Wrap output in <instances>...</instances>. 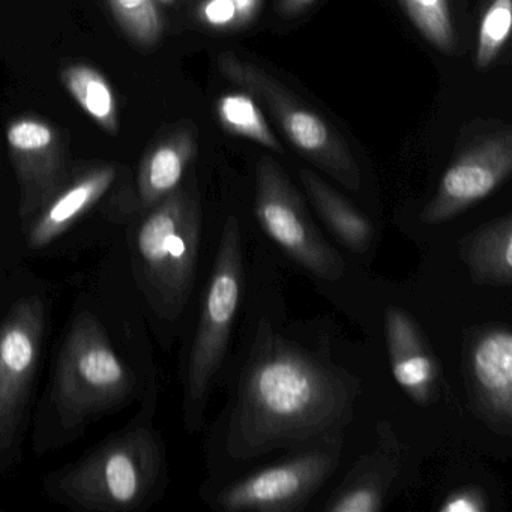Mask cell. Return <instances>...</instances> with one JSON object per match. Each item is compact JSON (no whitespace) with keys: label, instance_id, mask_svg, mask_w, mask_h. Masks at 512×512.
I'll use <instances>...</instances> for the list:
<instances>
[{"label":"cell","instance_id":"1","mask_svg":"<svg viewBox=\"0 0 512 512\" xmlns=\"http://www.w3.org/2000/svg\"><path fill=\"white\" fill-rule=\"evenodd\" d=\"M356 394V382L346 371L259 329L227 448L235 458H254L332 436L352 419Z\"/></svg>","mask_w":512,"mask_h":512},{"label":"cell","instance_id":"2","mask_svg":"<svg viewBox=\"0 0 512 512\" xmlns=\"http://www.w3.org/2000/svg\"><path fill=\"white\" fill-rule=\"evenodd\" d=\"M163 470L161 443L151 427L137 424L52 475L50 493L88 511H131L157 490Z\"/></svg>","mask_w":512,"mask_h":512},{"label":"cell","instance_id":"3","mask_svg":"<svg viewBox=\"0 0 512 512\" xmlns=\"http://www.w3.org/2000/svg\"><path fill=\"white\" fill-rule=\"evenodd\" d=\"M134 236L137 269L155 313L176 320L196 281L202 208L194 187H179L148 209Z\"/></svg>","mask_w":512,"mask_h":512},{"label":"cell","instance_id":"4","mask_svg":"<svg viewBox=\"0 0 512 512\" xmlns=\"http://www.w3.org/2000/svg\"><path fill=\"white\" fill-rule=\"evenodd\" d=\"M133 388V374L100 320L89 311L80 313L65 338L53 385V403L64 428L76 430L118 406Z\"/></svg>","mask_w":512,"mask_h":512},{"label":"cell","instance_id":"5","mask_svg":"<svg viewBox=\"0 0 512 512\" xmlns=\"http://www.w3.org/2000/svg\"><path fill=\"white\" fill-rule=\"evenodd\" d=\"M241 227L229 217L221 235L211 280L206 290L184 382V419L190 433L202 427L212 383L229 347L244 284Z\"/></svg>","mask_w":512,"mask_h":512},{"label":"cell","instance_id":"6","mask_svg":"<svg viewBox=\"0 0 512 512\" xmlns=\"http://www.w3.org/2000/svg\"><path fill=\"white\" fill-rule=\"evenodd\" d=\"M218 70L230 83L265 104L293 148L314 166L349 190H359L362 176L358 163L337 128L298 95L293 94L265 68L224 52Z\"/></svg>","mask_w":512,"mask_h":512},{"label":"cell","instance_id":"7","mask_svg":"<svg viewBox=\"0 0 512 512\" xmlns=\"http://www.w3.org/2000/svg\"><path fill=\"white\" fill-rule=\"evenodd\" d=\"M46 331V305L23 296L0 322V460H13L28 413Z\"/></svg>","mask_w":512,"mask_h":512},{"label":"cell","instance_id":"8","mask_svg":"<svg viewBox=\"0 0 512 512\" xmlns=\"http://www.w3.org/2000/svg\"><path fill=\"white\" fill-rule=\"evenodd\" d=\"M254 212L263 232L302 268L325 281L343 277V259L323 239L302 197L271 157L260 158L256 166Z\"/></svg>","mask_w":512,"mask_h":512},{"label":"cell","instance_id":"9","mask_svg":"<svg viewBox=\"0 0 512 512\" xmlns=\"http://www.w3.org/2000/svg\"><path fill=\"white\" fill-rule=\"evenodd\" d=\"M341 437L337 442L292 460L251 473L220 491L215 503L223 511L287 512L305 503L325 484L338 464Z\"/></svg>","mask_w":512,"mask_h":512},{"label":"cell","instance_id":"10","mask_svg":"<svg viewBox=\"0 0 512 512\" xmlns=\"http://www.w3.org/2000/svg\"><path fill=\"white\" fill-rule=\"evenodd\" d=\"M512 136L499 133L464 151L443 173L421 221L440 224L496 191L511 175Z\"/></svg>","mask_w":512,"mask_h":512},{"label":"cell","instance_id":"11","mask_svg":"<svg viewBox=\"0 0 512 512\" xmlns=\"http://www.w3.org/2000/svg\"><path fill=\"white\" fill-rule=\"evenodd\" d=\"M7 145L20 185V215L31 220L61 190L67 178L61 134L34 116L13 119Z\"/></svg>","mask_w":512,"mask_h":512},{"label":"cell","instance_id":"12","mask_svg":"<svg viewBox=\"0 0 512 512\" xmlns=\"http://www.w3.org/2000/svg\"><path fill=\"white\" fill-rule=\"evenodd\" d=\"M469 376L479 409L488 421L511 427L512 334L496 326L478 334L470 346Z\"/></svg>","mask_w":512,"mask_h":512},{"label":"cell","instance_id":"13","mask_svg":"<svg viewBox=\"0 0 512 512\" xmlns=\"http://www.w3.org/2000/svg\"><path fill=\"white\" fill-rule=\"evenodd\" d=\"M385 334L395 382L419 406L433 403L439 370L415 320L406 311L389 307Z\"/></svg>","mask_w":512,"mask_h":512},{"label":"cell","instance_id":"14","mask_svg":"<svg viewBox=\"0 0 512 512\" xmlns=\"http://www.w3.org/2000/svg\"><path fill=\"white\" fill-rule=\"evenodd\" d=\"M115 179V167L100 166L83 173L67 187H62L32 221L28 232L29 248L41 250L64 235L103 199Z\"/></svg>","mask_w":512,"mask_h":512},{"label":"cell","instance_id":"15","mask_svg":"<svg viewBox=\"0 0 512 512\" xmlns=\"http://www.w3.org/2000/svg\"><path fill=\"white\" fill-rule=\"evenodd\" d=\"M196 154V134L188 128L176 131L149 149L137 173L143 208L151 209L181 187L182 179Z\"/></svg>","mask_w":512,"mask_h":512},{"label":"cell","instance_id":"16","mask_svg":"<svg viewBox=\"0 0 512 512\" xmlns=\"http://www.w3.org/2000/svg\"><path fill=\"white\" fill-rule=\"evenodd\" d=\"M299 176L317 214L332 235L352 253H368L374 242V227L370 220L316 173L302 169Z\"/></svg>","mask_w":512,"mask_h":512},{"label":"cell","instance_id":"17","mask_svg":"<svg viewBox=\"0 0 512 512\" xmlns=\"http://www.w3.org/2000/svg\"><path fill=\"white\" fill-rule=\"evenodd\" d=\"M464 262L473 280L490 286L512 283V215L485 224L461 242Z\"/></svg>","mask_w":512,"mask_h":512},{"label":"cell","instance_id":"18","mask_svg":"<svg viewBox=\"0 0 512 512\" xmlns=\"http://www.w3.org/2000/svg\"><path fill=\"white\" fill-rule=\"evenodd\" d=\"M61 80L64 88L95 124L112 136L118 133L115 92L101 71L91 65L71 64L61 71Z\"/></svg>","mask_w":512,"mask_h":512},{"label":"cell","instance_id":"19","mask_svg":"<svg viewBox=\"0 0 512 512\" xmlns=\"http://www.w3.org/2000/svg\"><path fill=\"white\" fill-rule=\"evenodd\" d=\"M218 121L227 133L245 137L272 152L283 155L284 148L280 140L272 133L262 109L253 95L244 92L226 94L218 100Z\"/></svg>","mask_w":512,"mask_h":512},{"label":"cell","instance_id":"20","mask_svg":"<svg viewBox=\"0 0 512 512\" xmlns=\"http://www.w3.org/2000/svg\"><path fill=\"white\" fill-rule=\"evenodd\" d=\"M419 34L437 50L452 53L457 47V32L449 0H398Z\"/></svg>","mask_w":512,"mask_h":512},{"label":"cell","instance_id":"21","mask_svg":"<svg viewBox=\"0 0 512 512\" xmlns=\"http://www.w3.org/2000/svg\"><path fill=\"white\" fill-rule=\"evenodd\" d=\"M119 28L142 47L155 46L163 35V19L155 0H107Z\"/></svg>","mask_w":512,"mask_h":512},{"label":"cell","instance_id":"22","mask_svg":"<svg viewBox=\"0 0 512 512\" xmlns=\"http://www.w3.org/2000/svg\"><path fill=\"white\" fill-rule=\"evenodd\" d=\"M512 29V0H491L478 34L475 65L479 70H485L493 64L494 59L502 52L508 43Z\"/></svg>","mask_w":512,"mask_h":512},{"label":"cell","instance_id":"23","mask_svg":"<svg viewBox=\"0 0 512 512\" xmlns=\"http://www.w3.org/2000/svg\"><path fill=\"white\" fill-rule=\"evenodd\" d=\"M262 5L263 0H203L197 19L217 31H239L254 22Z\"/></svg>","mask_w":512,"mask_h":512},{"label":"cell","instance_id":"24","mask_svg":"<svg viewBox=\"0 0 512 512\" xmlns=\"http://www.w3.org/2000/svg\"><path fill=\"white\" fill-rule=\"evenodd\" d=\"M383 500V491L352 482L346 490L343 488L331 497L325 509L329 512H376L383 508Z\"/></svg>","mask_w":512,"mask_h":512},{"label":"cell","instance_id":"25","mask_svg":"<svg viewBox=\"0 0 512 512\" xmlns=\"http://www.w3.org/2000/svg\"><path fill=\"white\" fill-rule=\"evenodd\" d=\"M488 505L484 494L476 488H466L449 494L442 505L439 506L440 512H484Z\"/></svg>","mask_w":512,"mask_h":512},{"label":"cell","instance_id":"26","mask_svg":"<svg viewBox=\"0 0 512 512\" xmlns=\"http://www.w3.org/2000/svg\"><path fill=\"white\" fill-rule=\"evenodd\" d=\"M314 2L316 0H278V11L284 17L299 16Z\"/></svg>","mask_w":512,"mask_h":512},{"label":"cell","instance_id":"27","mask_svg":"<svg viewBox=\"0 0 512 512\" xmlns=\"http://www.w3.org/2000/svg\"><path fill=\"white\" fill-rule=\"evenodd\" d=\"M155 2H160L163 5H172L175 4L176 0H155Z\"/></svg>","mask_w":512,"mask_h":512}]
</instances>
